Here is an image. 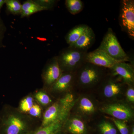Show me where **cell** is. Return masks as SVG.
<instances>
[{
	"label": "cell",
	"instance_id": "obj_20",
	"mask_svg": "<svg viewBox=\"0 0 134 134\" xmlns=\"http://www.w3.org/2000/svg\"><path fill=\"white\" fill-rule=\"evenodd\" d=\"M33 97L36 103L41 107L49 106L52 102L49 95L43 90L36 92Z\"/></svg>",
	"mask_w": 134,
	"mask_h": 134
},
{
	"label": "cell",
	"instance_id": "obj_27",
	"mask_svg": "<svg viewBox=\"0 0 134 134\" xmlns=\"http://www.w3.org/2000/svg\"><path fill=\"white\" fill-rule=\"evenodd\" d=\"M7 29L5 23L0 16V48L5 47L3 44V40Z\"/></svg>",
	"mask_w": 134,
	"mask_h": 134
},
{
	"label": "cell",
	"instance_id": "obj_17",
	"mask_svg": "<svg viewBox=\"0 0 134 134\" xmlns=\"http://www.w3.org/2000/svg\"><path fill=\"white\" fill-rule=\"evenodd\" d=\"M67 130L72 134H84L86 128L84 123L81 120L73 118L65 123Z\"/></svg>",
	"mask_w": 134,
	"mask_h": 134
},
{
	"label": "cell",
	"instance_id": "obj_15",
	"mask_svg": "<svg viewBox=\"0 0 134 134\" xmlns=\"http://www.w3.org/2000/svg\"><path fill=\"white\" fill-rule=\"evenodd\" d=\"M85 24H80L75 26L70 30L65 37V40L69 46H71L80 37L88 27Z\"/></svg>",
	"mask_w": 134,
	"mask_h": 134
},
{
	"label": "cell",
	"instance_id": "obj_29",
	"mask_svg": "<svg viewBox=\"0 0 134 134\" xmlns=\"http://www.w3.org/2000/svg\"><path fill=\"white\" fill-rule=\"evenodd\" d=\"M6 0H0V13L1 12V10L3 6L5 4Z\"/></svg>",
	"mask_w": 134,
	"mask_h": 134
},
{
	"label": "cell",
	"instance_id": "obj_5",
	"mask_svg": "<svg viewBox=\"0 0 134 134\" xmlns=\"http://www.w3.org/2000/svg\"><path fill=\"white\" fill-rule=\"evenodd\" d=\"M97 49L103 50L117 60L124 62L130 60L129 56L121 47L115 33L111 28L108 29Z\"/></svg>",
	"mask_w": 134,
	"mask_h": 134
},
{
	"label": "cell",
	"instance_id": "obj_25",
	"mask_svg": "<svg viewBox=\"0 0 134 134\" xmlns=\"http://www.w3.org/2000/svg\"><path fill=\"white\" fill-rule=\"evenodd\" d=\"M35 1L44 10L52 9L58 1L55 0H35Z\"/></svg>",
	"mask_w": 134,
	"mask_h": 134
},
{
	"label": "cell",
	"instance_id": "obj_21",
	"mask_svg": "<svg viewBox=\"0 0 134 134\" xmlns=\"http://www.w3.org/2000/svg\"><path fill=\"white\" fill-rule=\"evenodd\" d=\"M79 106V110L85 114H91L95 111V106L93 103L87 98H82L80 99Z\"/></svg>",
	"mask_w": 134,
	"mask_h": 134
},
{
	"label": "cell",
	"instance_id": "obj_19",
	"mask_svg": "<svg viewBox=\"0 0 134 134\" xmlns=\"http://www.w3.org/2000/svg\"><path fill=\"white\" fill-rule=\"evenodd\" d=\"M65 5L69 12L72 15H76L83 9L84 4L81 0H66Z\"/></svg>",
	"mask_w": 134,
	"mask_h": 134
},
{
	"label": "cell",
	"instance_id": "obj_13",
	"mask_svg": "<svg viewBox=\"0 0 134 134\" xmlns=\"http://www.w3.org/2000/svg\"><path fill=\"white\" fill-rule=\"evenodd\" d=\"M111 77L105 81L104 94L108 98H111L117 96L121 92V84L120 81H122L117 76H113L110 75Z\"/></svg>",
	"mask_w": 134,
	"mask_h": 134
},
{
	"label": "cell",
	"instance_id": "obj_9",
	"mask_svg": "<svg viewBox=\"0 0 134 134\" xmlns=\"http://www.w3.org/2000/svg\"><path fill=\"white\" fill-rule=\"evenodd\" d=\"M101 111L116 119L124 121L131 119L133 115L132 109L128 106L121 103L107 105L102 108Z\"/></svg>",
	"mask_w": 134,
	"mask_h": 134
},
{
	"label": "cell",
	"instance_id": "obj_6",
	"mask_svg": "<svg viewBox=\"0 0 134 134\" xmlns=\"http://www.w3.org/2000/svg\"><path fill=\"white\" fill-rule=\"evenodd\" d=\"M119 22L122 30L133 40L134 38V1H121Z\"/></svg>",
	"mask_w": 134,
	"mask_h": 134
},
{
	"label": "cell",
	"instance_id": "obj_10",
	"mask_svg": "<svg viewBox=\"0 0 134 134\" xmlns=\"http://www.w3.org/2000/svg\"><path fill=\"white\" fill-rule=\"evenodd\" d=\"M109 69L111 75L118 77L125 83L133 85L134 82V72L132 65L124 62H120Z\"/></svg>",
	"mask_w": 134,
	"mask_h": 134
},
{
	"label": "cell",
	"instance_id": "obj_4",
	"mask_svg": "<svg viewBox=\"0 0 134 134\" xmlns=\"http://www.w3.org/2000/svg\"><path fill=\"white\" fill-rule=\"evenodd\" d=\"M104 68L89 63H85L76 72V80L81 86H93L104 78Z\"/></svg>",
	"mask_w": 134,
	"mask_h": 134
},
{
	"label": "cell",
	"instance_id": "obj_23",
	"mask_svg": "<svg viewBox=\"0 0 134 134\" xmlns=\"http://www.w3.org/2000/svg\"><path fill=\"white\" fill-rule=\"evenodd\" d=\"M99 130L102 134H117V131L111 123L108 121H103L99 126Z\"/></svg>",
	"mask_w": 134,
	"mask_h": 134
},
{
	"label": "cell",
	"instance_id": "obj_11",
	"mask_svg": "<svg viewBox=\"0 0 134 134\" xmlns=\"http://www.w3.org/2000/svg\"><path fill=\"white\" fill-rule=\"evenodd\" d=\"M76 72H63L59 79L50 87L51 90L57 92L67 91L75 81Z\"/></svg>",
	"mask_w": 134,
	"mask_h": 134
},
{
	"label": "cell",
	"instance_id": "obj_12",
	"mask_svg": "<svg viewBox=\"0 0 134 134\" xmlns=\"http://www.w3.org/2000/svg\"><path fill=\"white\" fill-rule=\"evenodd\" d=\"M96 35L94 31L90 26H88L84 33L79 39L70 47L79 50L87 51L95 43Z\"/></svg>",
	"mask_w": 134,
	"mask_h": 134
},
{
	"label": "cell",
	"instance_id": "obj_18",
	"mask_svg": "<svg viewBox=\"0 0 134 134\" xmlns=\"http://www.w3.org/2000/svg\"><path fill=\"white\" fill-rule=\"evenodd\" d=\"M36 103L33 95L29 94L21 100L18 109L21 112L27 114Z\"/></svg>",
	"mask_w": 134,
	"mask_h": 134
},
{
	"label": "cell",
	"instance_id": "obj_22",
	"mask_svg": "<svg viewBox=\"0 0 134 134\" xmlns=\"http://www.w3.org/2000/svg\"><path fill=\"white\" fill-rule=\"evenodd\" d=\"M8 12L14 15H21L22 4L18 0H6L5 3Z\"/></svg>",
	"mask_w": 134,
	"mask_h": 134
},
{
	"label": "cell",
	"instance_id": "obj_8",
	"mask_svg": "<svg viewBox=\"0 0 134 134\" xmlns=\"http://www.w3.org/2000/svg\"><path fill=\"white\" fill-rule=\"evenodd\" d=\"M85 61L86 62L108 69L117 63L122 62L114 59L105 52L97 48L92 52H87Z\"/></svg>",
	"mask_w": 134,
	"mask_h": 134
},
{
	"label": "cell",
	"instance_id": "obj_28",
	"mask_svg": "<svg viewBox=\"0 0 134 134\" xmlns=\"http://www.w3.org/2000/svg\"><path fill=\"white\" fill-rule=\"evenodd\" d=\"M127 98L130 102L134 103V90L133 88L130 86L127 90L126 92Z\"/></svg>",
	"mask_w": 134,
	"mask_h": 134
},
{
	"label": "cell",
	"instance_id": "obj_26",
	"mask_svg": "<svg viewBox=\"0 0 134 134\" xmlns=\"http://www.w3.org/2000/svg\"><path fill=\"white\" fill-rule=\"evenodd\" d=\"M112 120L121 134H129L128 128L124 121L120 120L115 119H113Z\"/></svg>",
	"mask_w": 134,
	"mask_h": 134
},
{
	"label": "cell",
	"instance_id": "obj_7",
	"mask_svg": "<svg viewBox=\"0 0 134 134\" xmlns=\"http://www.w3.org/2000/svg\"><path fill=\"white\" fill-rule=\"evenodd\" d=\"M63 73L57 60V56L47 62L42 73V77L44 86L50 88L59 79Z\"/></svg>",
	"mask_w": 134,
	"mask_h": 134
},
{
	"label": "cell",
	"instance_id": "obj_2",
	"mask_svg": "<svg viewBox=\"0 0 134 134\" xmlns=\"http://www.w3.org/2000/svg\"><path fill=\"white\" fill-rule=\"evenodd\" d=\"M74 103V96L68 93L50 105L43 113L40 127L47 126L57 120H67L70 111Z\"/></svg>",
	"mask_w": 134,
	"mask_h": 134
},
{
	"label": "cell",
	"instance_id": "obj_14",
	"mask_svg": "<svg viewBox=\"0 0 134 134\" xmlns=\"http://www.w3.org/2000/svg\"><path fill=\"white\" fill-rule=\"evenodd\" d=\"M66 121H56L47 126L40 127L30 134H61Z\"/></svg>",
	"mask_w": 134,
	"mask_h": 134
},
{
	"label": "cell",
	"instance_id": "obj_3",
	"mask_svg": "<svg viewBox=\"0 0 134 134\" xmlns=\"http://www.w3.org/2000/svg\"><path fill=\"white\" fill-rule=\"evenodd\" d=\"M88 52L69 46L57 55V60L63 72H76L85 63Z\"/></svg>",
	"mask_w": 134,
	"mask_h": 134
},
{
	"label": "cell",
	"instance_id": "obj_30",
	"mask_svg": "<svg viewBox=\"0 0 134 134\" xmlns=\"http://www.w3.org/2000/svg\"><path fill=\"white\" fill-rule=\"evenodd\" d=\"M131 134H134V127H132V131H131Z\"/></svg>",
	"mask_w": 134,
	"mask_h": 134
},
{
	"label": "cell",
	"instance_id": "obj_1",
	"mask_svg": "<svg viewBox=\"0 0 134 134\" xmlns=\"http://www.w3.org/2000/svg\"><path fill=\"white\" fill-rule=\"evenodd\" d=\"M32 125L31 117L18 108L5 105L0 112V134H30Z\"/></svg>",
	"mask_w": 134,
	"mask_h": 134
},
{
	"label": "cell",
	"instance_id": "obj_16",
	"mask_svg": "<svg viewBox=\"0 0 134 134\" xmlns=\"http://www.w3.org/2000/svg\"><path fill=\"white\" fill-rule=\"evenodd\" d=\"M43 8L40 7L35 1V0H28L22 4L21 18L29 17L36 12L43 11Z\"/></svg>",
	"mask_w": 134,
	"mask_h": 134
},
{
	"label": "cell",
	"instance_id": "obj_24",
	"mask_svg": "<svg viewBox=\"0 0 134 134\" xmlns=\"http://www.w3.org/2000/svg\"><path fill=\"white\" fill-rule=\"evenodd\" d=\"M27 114L31 118H40L42 115L41 107L36 102L31 108Z\"/></svg>",
	"mask_w": 134,
	"mask_h": 134
}]
</instances>
